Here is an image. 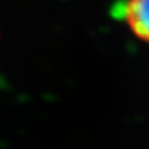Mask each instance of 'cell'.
I'll list each match as a JSON object with an SVG mask.
<instances>
[{"instance_id": "cell-1", "label": "cell", "mask_w": 149, "mask_h": 149, "mask_svg": "<svg viewBox=\"0 0 149 149\" xmlns=\"http://www.w3.org/2000/svg\"><path fill=\"white\" fill-rule=\"evenodd\" d=\"M122 10L133 34L149 44V0H127Z\"/></svg>"}]
</instances>
